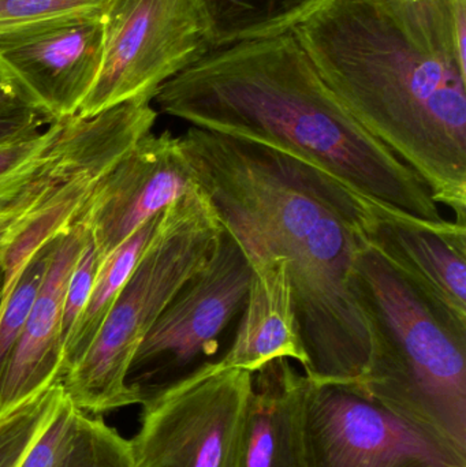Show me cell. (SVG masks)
<instances>
[{"label": "cell", "mask_w": 466, "mask_h": 467, "mask_svg": "<svg viewBox=\"0 0 466 467\" xmlns=\"http://www.w3.org/2000/svg\"><path fill=\"white\" fill-rule=\"evenodd\" d=\"M289 30L338 103L466 226V55L450 0H312Z\"/></svg>", "instance_id": "cell-1"}, {"label": "cell", "mask_w": 466, "mask_h": 467, "mask_svg": "<svg viewBox=\"0 0 466 467\" xmlns=\"http://www.w3.org/2000/svg\"><path fill=\"white\" fill-rule=\"evenodd\" d=\"M180 137L224 229L286 258L308 357L304 375L358 389L371 337L353 271L369 202L282 150L196 128Z\"/></svg>", "instance_id": "cell-2"}, {"label": "cell", "mask_w": 466, "mask_h": 467, "mask_svg": "<svg viewBox=\"0 0 466 467\" xmlns=\"http://www.w3.org/2000/svg\"><path fill=\"white\" fill-rule=\"evenodd\" d=\"M153 101L191 128L292 155L386 210L449 222L419 175L331 95L290 30L218 44Z\"/></svg>", "instance_id": "cell-3"}, {"label": "cell", "mask_w": 466, "mask_h": 467, "mask_svg": "<svg viewBox=\"0 0 466 467\" xmlns=\"http://www.w3.org/2000/svg\"><path fill=\"white\" fill-rule=\"evenodd\" d=\"M353 291L371 337L356 391L466 457V324L368 244L356 258Z\"/></svg>", "instance_id": "cell-4"}, {"label": "cell", "mask_w": 466, "mask_h": 467, "mask_svg": "<svg viewBox=\"0 0 466 467\" xmlns=\"http://www.w3.org/2000/svg\"><path fill=\"white\" fill-rule=\"evenodd\" d=\"M223 232L200 188L161 211L92 345L59 379L78 410L100 416L141 403L144 391L129 378L137 350L175 294L210 260Z\"/></svg>", "instance_id": "cell-5"}, {"label": "cell", "mask_w": 466, "mask_h": 467, "mask_svg": "<svg viewBox=\"0 0 466 467\" xmlns=\"http://www.w3.org/2000/svg\"><path fill=\"white\" fill-rule=\"evenodd\" d=\"M218 40L207 0H109L100 71L76 117H95L129 101L152 103L167 81Z\"/></svg>", "instance_id": "cell-6"}, {"label": "cell", "mask_w": 466, "mask_h": 467, "mask_svg": "<svg viewBox=\"0 0 466 467\" xmlns=\"http://www.w3.org/2000/svg\"><path fill=\"white\" fill-rule=\"evenodd\" d=\"M252 384L219 359L145 389L134 467H240Z\"/></svg>", "instance_id": "cell-7"}, {"label": "cell", "mask_w": 466, "mask_h": 467, "mask_svg": "<svg viewBox=\"0 0 466 467\" xmlns=\"http://www.w3.org/2000/svg\"><path fill=\"white\" fill-rule=\"evenodd\" d=\"M306 467H466L465 455L350 387L309 380Z\"/></svg>", "instance_id": "cell-8"}, {"label": "cell", "mask_w": 466, "mask_h": 467, "mask_svg": "<svg viewBox=\"0 0 466 467\" xmlns=\"http://www.w3.org/2000/svg\"><path fill=\"white\" fill-rule=\"evenodd\" d=\"M251 277L245 250L224 229L210 260L175 294L142 340L129 378L140 373L147 380L155 376L174 380L207 362L243 313Z\"/></svg>", "instance_id": "cell-9"}, {"label": "cell", "mask_w": 466, "mask_h": 467, "mask_svg": "<svg viewBox=\"0 0 466 467\" xmlns=\"http://www.w3.org/2000/svg\"><path fill=\"white\" fill-rule=\"evenodd\" d=\"M103 60V13L76 14L0 32V66L54 120L76 117Z\"/></svg>", "instance_id": "cell-10"}, {"label": "cell", "mask_w": 466, "mask_h": 467, "mask_svg": "<svg viewBox=\"0 0 466 467\" xmlns=\"http://www.w3.org/2000/svg\"><path fill=\"white\" fill-rule=\"evenodd\" d=\"M197 189L181 137L150 131L140 139L103 178L78 221L95 244L98 265L142 224Z\"/></svg>", "instance_id": "cell-11"}, {"label": "cell", "mask_w": 466, "mask_h": 467, "mask_svg": "<svg viewBox=\"0 0 466 467\" xmlns=\"http://www.w3.org/2000/svg\"><path fill=\"white\" fill-rule=\"evenodd\" d=\"M367 244L435 306L466 324V226L431 224L368 202Z\"/></svg>", "instance_id": "cell-12"}, {"label": "cell", "mask_w": 466, "mask_h": 467, "mask_svg": "<svg viewBox=\"0 0 466 467\" xmlns=\"http://www.w3.org/2000/svg\"><path fill=\"white\" fill-rule=\"evenodd\" d=\"M88 241L81 223L55 241L29 317L0 369V421L59 381L66 288Z\"/></svg>", "instance_id": "cell-13"}, {"label": "cell", "mask_w": 466, "mask_h": 467, "mask_svg": "<svg viewBox=\"0 0 466 467\" xmlns=\"http://www.w3.org/2000/svg\"><path fill=\"white\" fill-rule=\"evenodd\" d=\"M234 236L251 263L252 277L234 339L222 364L254 373L274 359L287 358L305 370L308 357L286 258L252 239Z\"/></svg>", "instance_id": "cell-14"}, {"label": "cell", "mask_w": 466, "mask_h": 467, "mask_svg": "<svg viewBox=\"0 0 466 467\" xmlns=\"http://www.w3.org/2000/svg\"><path fill=\"white\" fill-rule=\"evenodd\" d=\"M308 389L309 379L287 358L254 373L240 467H306Z\"/></svg>", "instance_id": "cell-15"}, {"label": "cell", "mask_w": 466, "mask_h": 467, "mask_svg": "<svg viewBox=\"0 0 466 467\" xmlns=\"http://www.w3.org/2000/svg\"><path fill=\"white\" fill-rule=\"evenodd\" d=\"M161 213L142 224L133 235L129 236L109 257L101 261L87 306L73 334L63 348L60 378L68 368L73 367L84 356L85 351L92 345L112 305L117 301L120 290L128 282L137 261L141 257L145 246L155 232Z\"/></svg>", "instance_id": "cell-16"}, {"label": "cell", "mask_w": 466, "mask_h": 467, "mask_svg": "<svg viewBox=\"0 0 466 467\" xmlns=\"http://www.w3.org/2000/svg\"><path fill=\"white\" fill-rule=\"evenodd\" d=\"M312 0H207L218 44L286 32Z\"/></svg>", "instance_id": "cell-17"}, {"label": "cell", "mask_w": 466, "mask_h": 467, "mask_svg": "<svg viewBox=\"0 0 466 467\" xmlns=\"http://www.w3.org/2000/svg\"><path fill=\"white\" fill-rule=\"evenodd\" d=\"M60 381L0 421V467H19L65 400Z\"/></svg>", "instance_id": "cell-18"}, {"label": "cell", "mask_w": 466, "mask_h": 467, "mask_svg": "<svg viewBox=\"0 0 466 467\" xmlns=\"http://www.w3.org/2000/svg\"><path fill=\"white\" fill-rule=\"evenodd\" d=\"M57 467H134L130 441L100 417L78 410L70 441Z\"/></svg>", "instance_id": "cell-19"}, {"label": "cell", "mask_w": 466, "mask_h": 467, "mask_svg": "<svg viewBox=\"0 0 466 467\" xmlns=\"http://www.w3.org/2000/svg\"><path fill=\"white\" fill-rule=\"evenodd\" d=\"M55 241L27 263L5 302V309L0 316V369L29 317L30 310L48 269Z\"/></svg>", "instance_id": "cell-20"}, {"label": "cell", "mask_w": 466, "mask_h": 467, "mask_svg": "<svg viewBox=\"0 0 466 467\" xmlns=\"http://www.w3.org/2000/svg\"><path fill=\"white\" fill-rule=\"evenodd\" d=\"M109 0H0V32L76 16V14L103 13Z\"/></svg>", "instance_id": "cell-21"}, {"label": "cell", "mask_w": 466, "mask_h": 467, "mask_svg": "<svg viewBox=\"0 0 466 467\" xmlns=\"http://www.w3.org/2000/svg\"><path fill=\"white\" fill-rule=\"evenodd\" d=\"M52 122L16 82L0 90V147L37 136Z\"/></svg>", "instance_id": "cell-22"}, {"label": "cell", "mask_w": 466, "mask_h": 467, "mask_svg": "<svg viewBox=\"0 0 466 467\" xmlns=\"http://www.w3.org/2000/svg\"><path fill=\"white\" fill-rule=\"evenodd\" d=\"M98 269V257L95 244L88 241L87 246L82 250L70 279L66 288L65 302H63L62 316V346L65 348L70 335L73 334L88 299L92 293L93 283ZM63 357V351H62Z\"/></svg>", "instance_id": "cell-23"}, {"label": "cell", "mask_w": 466, "mask_h": 467, "mask_svg": "<svg viewBox=\"0 0 466 467\" xmlns=\"http://www.w3.org/2000/svg\"><path fill=\"white\" fill-rule=\"evenodd\" d=\"M77 413L78 409L66 397L57 416L19 467H57L73 433Z\"/></svg>", "instance_id": "cell-24"}, {"label": "cell", "mask_w": 466, "mask_h": 467, "mask_svg": "<svg viewBox=\"0 0 466 467\" xmlns=\"http://www.w3.org/2000/svg\"><path fill=\"white\" fill-rule=\"evenodd\" d=\"M5 271L0 265V316H2L3 309H5V302H7V296L5 290Z\"/></svg>", "instance_id": "cell-25"}, {"label": "cell", "mask_w": 466, "mask_h": 467, "mask_svg": "<svg viewBox=\"0 0 466 467\" xmlns=\"http://www.w3.org/2000/svg\"><path fill=\"white\" fill-rule=\"evenodd\" d=\"M14 81L10 78V77L7 76V73H5V68L0 66V90L5 89V88L10 87V85H13Z\"/></svg>", "instance_id": "cell-26"}]
</instances>
